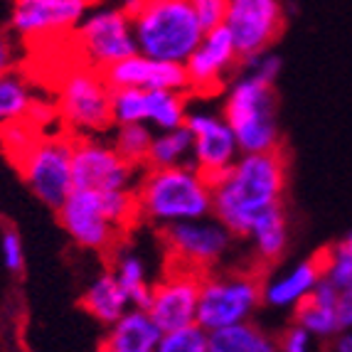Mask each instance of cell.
Wrapping results in <instances>:
<instances>
[{"label": "cell", "mask_w": 352, "mask_h": 352, "mask_svg": "<svg viewBox=\"0 0 352 352\" xmlns=\"http://www.w3.org/2000/svg\"><path fill=\"white\" fill-rule=\"evenodd\" d=\"M155 131L146 124H126L116 126V135H113V148L118 151L121 158H126L135 168H143L151 153V143Z\"/></svg>", "instance_id": "83f0119b"}, {"label": "cell", "mask_w": 352, "mask_h": 352, "mask_svg": "<svg viewBox=\"0 0 352 352\" xmlns=\"http://www.w3.org/2000/svg\"><path fill=\"white\" fill-rule=\"evenodd\" d=\"M82 305L87 308V313L94 318L101 325H113L118 318L124 316L129 308H133L126 296V291L121 288V283L116 281L113 271H101L96 274L91 281L87 283L82 294Z\"/></svg>", "instance_id": "44dd1931"}, {"label": "cell", "mask_w": 352, "mask_h": 352, "mask_svg": "<svg viewBox=\"0 0 352 352\" xmlns=\"http://www.w3.org/2000/svg\"><path fill=\"white\" fill-rule=\"evenodd\" d=\"M283 25L281 0H229L224 28L234 37L241 59L266 52Z\"/></svg>", "instance_id": "5bb4252c"}, {"label": "cell", "mask_w": 352, "mask_h": 352, "mask_svg": "<svg viewBox=\"0 0 352 352\" xmlns=\"http://www.w3.org/2000/svg\"><path fill=\"white\" fill-rule=\"evenodd\" d=\"M207 335H210V352H281L278 338H274L254 320L212 330Z\"/></svg>", "instance_id": "7402d4cb"}, {"label": "cell", "mask_w": 352, "mask_h": 352, "mask_svg": "<svg viewBox=\"0 0 352 352\" xmlns=\"http://www.w3.org/2000/svg\"><path fill=\"white\" fill-rule=\"evenodd\" d=\"M10 65H12V52L10 45L3 35H0V76L10 74Z\"/></svg>", "instance_id": "74e56055"}, {"label": "cell", "mask_w": 352, "mask_h": 352, "mask_svg": "<svg viewBox=\"0 0 352 352\" xmlns=\"http://www.w3.org/2000/svg\"><path fill=\"white\" fill-rule=\"evenodd\" d=\"M111 89H143V91H190V79L185 65L158 62L146 54L118 62L104 72Z\"/></svg>", "instance_id": "e0dca14e"}, {"label": "cell", "mask_w": 352, "mask_h": 352, "mask_svg": "<svg viewBox=\"0 0 352 352\" xmlns=\"http://www.w3.org/2000/svg\"><path fill=\"white\" fill-rule=\"evenodd\" d=\"M338 291L340 288L335 283L320 278L313 294L294 311L296 323L303 325L316 340H330L342 330L340 316H338Z\"/></svg>", "instance_id": "ffe728a7"}, {"label": "cell", "mask_w": 352, "mask_h": 352, "mask_svg": "<svg viewBox=\"0 0 352 352\" xmlns=\"http://www.w3.org/2000/svg\"><path fill=\"white\" fill-rule=\"evenodd\" d=\"M57 217L76 247L89 252H109L116 247V239L121 234V227L106 217L99 192L94 190L74 188V192L57 210Z\"/></svg>", "instance_id": "4fadbf2b"}, {"label": "cell", "mask_w": 352, "mask_h": 352, "mask_svg": "<svg viewBox=\"0 0 352 352\" xmlns=\"http://www.w3.org/2000/svg\"><path fill=\"white\" fill-rule=\"evenodd\" d=\"M138 217L153 227H173L212 214V177L195 163L146 168L135 185Z\"/></svg>", "instance_id": "7a4b0ae2"}, {"label": "cell", "mask_w": 352, "mask_h": 352, "mask_svg": "<svg viewBox=\"0 0 352 352\" xmlns=\"http://www.w3.org/2000/svg\"><path fill=\"white\" fill-rule=\"evenodd\" d=\"M190 3H192V10L197 15V20H200V25L205 28V32L224 25L229 0H190Z\"/></svg>", "instance_id": "836d02e7"}, {"label": "cell", "mask_w": 352, "mask_h": 352, "mask_svg": "<svg viewBox=\"0 0 352 352\" xmlns=\"http://www.w3.org/2000/svg\"><path fill=\"white\" fill-rule=\"evenodd\" d=\"M32 106H35V99L20 76H0V135L10 124L28 116Z\"/></svg>", "instance_id": "4316f807"}, {"label": "cell", "mask_w": 352, "mask_h": 352, "mask_svg": "<svg viewBox=\"0 0 352 352\" xmlns=\"http://www.w3.org/2000/svg\"><path fill=\"white\" fill-rule=\"evenodd\" d=\"M241 72H247V74H254L258 76V79H264V82L269 84H276L278 74H281L283 69V62L278 54L274 52H258V54H252V57H244L239 65Z\"/></svg>", "instance_id": "1f68e13d"}, {"label": "cell", "mask_w": 352, "mask_h": 352, "mask_svg": "<svg viewBox=\"0 0 352 352\" xmlns=\"http://www.w3.org/2000/svg\"><path fill=\"white\" fill-rule=\"evenodd\" d=\"M320 258H323V278H328L338 288L347 286L352 281V232L335 241L328 252L320 254Z\"/></svg>", "instance_id": "f1b7e54d"}, {"label": "cell", "mask_w": 352, "mask_h": 352, "mask_svg": "<svg viewBox=\"0 0 352 352\" xmlns=\"http://www.w3.org/2000/svg\"><path fill=\"white\" fill-rule=\"evenodd\" d=\"M222 113L234 131L241 153L278 151L281 133H278L274 84L239 72L224 87Z\"/></svg>", "instance_id": "277c9868"}, {"label": "cell", "mask_w": 352, "mask_h": 352, "mask_svg": "<svg viewBox=\"0 0 352 352\" xmlns=\"http://www.w3.org/2000/svg\"><path fill=\"white\" fill-rule=\"evenodd\" d=\"M288 168L281 151L241 153L222 175L212 177V214L247 239L266 212L283 205Z\"/></svg>", "instance_id": "6da1fadb"}, {"label": "cell", "mask_w": 352, "mask_h": 352, "mask_svg": "<svg viewBox=\"0 0 352 352\" xmlns=\"http://www.w3.org/2000/svg\"><path fill=\"white\" fill-rule=\"evenodd\" d=\"M202 274L188 266H177L168 271L153 286L146 311L158 323L163 333L177 328H188L197 323V303H200Z\"/></svg>", "instance_id": "8fae6325"}, {"label": "cell", "mask_w": 352, "mask_h": 352, "mask_svg": "<svg viewBox=\"0 0 352 352\" xmlns=\"http://www.w3.org/2000/svg\"><path fill=\"white\" fill-rule=\"evenodd\" d=\"M76 47L89 67L106 72L138 54L133 20L118 6L89 8L87 18L76 28Z\"/></svg>", "instance_id": "ba28073f"}, {"label": "cell", "mask_w": 352, "mask_h": 352, "mask_svg": "<svg viewBox=\"0 0 352 352\" xmlns=\"http://www.w3.org/2000/svg\"><path fill=\"white\" fill-rule=\"evenodd\" d=\"M155 352H210V335L197 323L160 335Z\"/></svg>", "instance_id": "4dcf8cb0"}, {"label": "cell", "mask_w": 352, "mask_h": 352, "mask_svg": "<svg viewBox=\"0 0 352 352\" xmlns=\"http://www.w3.org/2000/svg\"><path fill=\"white\" fill-rule=\"evenodd\" d=\"M261 300V281L254 271L212 269L202 274L197 325L207 333L254 320Z\"/></svg>", "instance_id": "5b68a950"}, {"label": "cell", "mask_w": 352, "mask_h": 352, "mask_svg": "<svg viewBox=\"0 0 352 352\" xmlns=\"http://www.w3.org/2000/svg\"><path fill=\"white\" fill-rule=\"evenodd\" d=\"M338 316L342 328H352V281L338 291Z\"/></svg>", "instance_id": "d590c367"}, {"label": "cell", "mask_w": 352, "mask_h": 352, "mask_svg": "<svg viewBox=\"0 0 352 352\" xmlns=\"http://www.w3.org/2000/svg\"><path fill=\"white\" fill-rule=\"evenodd\" d=\"M72 151L74 141L62 135H47L25 141L15 155L18 170L30 192L54 212L74 192Z\"/></svg>", "instance_id": "8992f818"}, {"label": "cell", "mask_w": 352, "mask_h": 352, "mask_svg": "<svg viewBox=\"0 0 352 352\" xmlns=\"http://www.w3.org/2000/svg\"><path fill=\"white\" fill-rule=\"evenodd\" d=\"M239 65L241 54L236 50L234 37L229 35V30L224 25L207 30L200 45L195 47V52L185 62L190 91H197V94L205 96L214 94L222 87H227V82L239 69Z\"/></svg>", "instance_id": "9a60e30c"}, {"label": "cell", "mask_w": 352, "mask_h": 352, "mask_svg": "<svg viewBox=\"0 0 352 352\" xmlns=\"http://www.w3.org/2000/svg\"><path fill=\"white\" fill-rule=\"evenodd\" d=\"M190 106L185 91H146V126L153 131L182 129Z\"/></svg>", "instance_id": "d4e9b609"}, {"label": "cell", "mask_w": 352, "mask_h": 352, "mask_svg": "<svg viewBox=\"0 0 352 352\" xmlns=\"http://www.w3.org/2000/svg\"><path fill=\"white\" fill-rule=\"evenodd\" d=\"M323 278V258H303L261 281V300L276 311H296Z\"/></svg>", "instance_id": "ac0fdd59"}, {"label": "cell", "mask_w": 352, "mask_h": 352, "mask_svg": "<svg viewBox=\"0 0 352 352\" xmlns=\"http://www.w3.org/2000/svg\"><path fill=\"white\" fill-rule=\"evenodd\" d=\"M185 129L192 135V163L207 177H217L241 155L239 141L222 111L192 109Z\"/></svg>", "instance_id": "7c38bea8"}, {"label": "cell", "mask_w": 352, "mask_h": 352, "mask_svg": "<svg viewBox=\"0 0 352 352\" xmlns=\"http://www.w3.org/2000/svg\"><path fill=\"white\" fill-rule=\"evenodd\" d=\"M234 239L236 236L214 214L163 229V244L168 249V256L177 266H188L200 274L217 269L232 254Z\"/></svg>", "instance_id": "9c48e42d"}, {"label": "cell", "mask_w": 352, "mask_h": 352, "mask_svg": "<svg viewBox=\"0 0 352 352\" xmlns=\"http://www.w3.org/2000/svg\"><path fill=\"white\" fill-rule=\"evenodd\" d=\"M111 271L116 281L121 283V288L129 296L131 305L135 308H146L148 300H151L153 286L151 274H148V264L146 258L138 252H131V249H121V252L113 254V264Z\"/></svg>", "instance_id": "cb8c5ba5"}, {"label": "cell", "mask_w": 352, "mask_h": 352, "mask_svg": "<svg viewBox=\"0 0 352 352\" xmlns=\"http://www.w3.org/2000/svg\"><path fill=\"white\" fill-rule=\"evenodd\" d=\"M74 188L109 192V190H135L138 170L126 158L118 155L113 143H106L96 135H76L72 151Z\"/></svg>", "instance_id": "30bf717a"}, {"label": "cell", "mask_w": 352, "mask_h": 352, "mask_svg": "<svg viewBox=\"0 0 352 352\" xmlns=\"http://www.w3.org/2000/svg\"><path fill=\"white\" fill-rule=\"evenodd\" d=\"M111 94L104 72L89 65L76 67L62 79L57 111L76 135H99L113 126Z\"/></svg>", "instance_id": "52a82bcc"}, {"label": "cell", "mask_w": 352, "mask_h": 352, "mask_svg": "<svg viewBox=\"0 0 352 352\" xmlns=\"http://www.w3.org/2000/svg\"><path fill=\"white\" fill-rule=\"evenodd\" d=\"M163 330L146 308H129L116 323L106 328L99 352H155Z\"/></svg>", "instance_id": "d6986e66"}, {"label": "cell", "mask_w": 352, "mask_h": 352, "mask_svg": "<svg viewBox=\"0 0 352 352\" xmlns=\"http://www.w3.org/2000/svg\"><path fill=\"white\" fill-rule=\"evenodd\" d=\"M313 340H316V338H313L303 325L291 323L281 333V338H278V350L281 352H311Z\"/></svg>", "instance_id": "e575fe53"}, {"label": "cell", "mask_w": 352, "mask_h": 352, "mask_svg": "<svg viewBox=\"0 0 352 352\" xmlns=\"http://www.w3.org/2000/svg\"><path fill=\"white\" fill-rule=\"evenodd\" d=\"M0 258H3V266L10 274H20L23 271L25 247H23V236L15 229H6L3 236H0Z\"/></svg>", "instance_id": "d6a6232c"}, {"label": "cell", "mask_w": 352, "mask_h": 352, "mask_svg": "<svg viewBox=\"0 0 352 352\" xmlns=\"http://www.w3.org/2000/svg\"><path fill=\"white\" fill-rule=\"evenodd\" d=\"M325 352H352V328H342L330 340H325Z\"/></svg>", "instance_id": "8d00e7d4"}, {"label": "cell", "mask_w": 352, "mask_h": 352, "mask_svg": "<svg viewBox=\"0 0 352 352\" xmlns=\"http://www.w3.org/2000/svg\"><path fill=\"white\" fill-rule=\"evenodd\" d=\"M131 20L138 54L158 62L185 65L205 37L190 0H143Z\"/></svg>", "instance_id": "3957f363"}, {"label": "cell", "mask_w": 352, "mask_h": 352, "mask_svg": "<svg viewBox=\"0 0 352 352\" xmlns=\"http://www.w3.org/2000/svg\"><path fill=\"white\" fill-rule=\"evenodd\" d=\"M111 116L113 126L146 124V91L143 89H113Z\"/></svg>", "instance_id": "f546056e"}, {"label": "cell", "mask_w": 352, "mask_h": 352, "mask_svg": "<svg viewBox=\"0 0 352 352\" xmlns=\"http://www.w3.org/2000/svg\"><path fill=\"white\" fill-rule=\"evenodd\" d=\"M87 0H12L10 28L23 37H50L82 25Z\"/></svg>", "instance_id": "2e32d148"}, {"label": "cell", "mask_w": 352, "mask_h": 352, "mask_svg": "<svg viewBox=\"0 0 352 352\" xmlns=\"http://www.w3.org/2000/svg\"><path fill=\"white\" fill-rule=\"evenodd\" d=\"M192 163V135L182 129L155 131L148 153L146 168H175V165Z\"/></svg>", "instance_id": "484cf974"}, {"label": "cell", "mask_w": 352, "mask_h": 352, "mask_svg": "<svg viewBox=\"0 0 352 352\" xmlns=\"http://www.w3.org/2000/svg\"><path fill=\"white\" fill-rule=\"evenodd\" d=\"M247 241L252 244L254 256L261 264H276L288 249V219L283 205L266 212L264 217L254 224Z\"/></svg>", "instance_id": "603a6c76"}, {"label": "cell", "mask_w": 352, "mask_h": 352, "mask_svg": "<svg viewBox=\"0 0 352 352\" xmlns=\"http://www.w3.org/2000/svg\"><path fill=\"white\" fill-rule=\"evenodd\" d=\"M89 6H101V3H106V0H87Z\"/></svg>", "instance_id": "f35d334b"}]
</instances>
